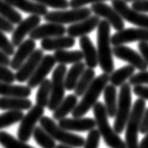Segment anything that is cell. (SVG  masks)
Segmentation results:
<instances>
[{
	"mask_svg": "<svg viewBox=\"0 0 148 148\" xmlns=\"http://www.w3.org/2000/svg\"><path fill=\"white\" fill-rule=\"evenodd\" d=\"M97 57L98 65L104 73L114 71L112 49L110 43V25L106 20L100 21L97 26Z\"/></svg>",
	"mask_w": 148,
	"mask_h": 148,
	"instance_id": "obj_1",
	"label": "cell"
},
{
	"mask_svg": "<svg viewBox=\"0 0 148 148\" xmlns=\"http://www.w3.org/2000/svg\"><path fill=\"white\" fill-rule=\"evenodd\" d=\"M109 82L110 75L107 73H102L93 79L91 85L82 95L81 101L77 103V106L72 111V116L74 118H80L87 114L97 103V100Z\"/></svg>",
	"mask_w": 148,
	"mask_h": 148,
	"instance_id": "obj_2",
	"label": "cell"
},
{
	"mask_svg": "<svg viewBox=\"0 0 148 148\" xmlns=\"http://www.w3.org/2000/svg\"><path fill=\"white\" fill-rule=\"evenodd\" d=\"M92 110L97 130L99 131L100 136L103 138L107 145L110 148H126L125 140H123L119 134L110 126L104 104L97 102L93 106Z\"/></svg>",
	"mask_w": 148,
	"mask_h": 148,
	"instance_id": "obj_3",
	"label": "cell"
},
{
	"mask_svg": "<svg viewBox=\"0 0 148 148\" xmlns=\"http://www.w3.org/2000/svg\"><path fill=\"white\" fill-rule=\"evenodd\" d=\"M39 122L40 126L44 128L56 142L74 148H80L84 144L85 139L83 137L61 128L59 124H56V122L52 118L42 116Z\"/></svg>",
	"mask_w": 148,
	"mask_h": 148,
	"instance_id": "obj_4",
	"label": "cell"
},
{
	"mask_svg": "<svg viewBox=\"0 0 148 148\" xmlns=\"http://www.w3.org/2000/svg\"><path fill=\"white\" fill-rule=\"evenodd\" d=\"M132 89L128 83L121 85L117 101V110L115 114L113 129L117 134L124 132L132 107Z\"/></svg>",
	"mask_w": 148,
	"mask_h": 148,
	"instance_id": "obj_5",
	"label": "cell"
},
{
	"mask_svg": "<svg viewBox=\"0 0 148 148\" xmlns=\"http://www.w3.org/2000/svg\"><path fill=\"white\" fill-rule=\"evenodd\" d=\"M145 109V101L139 98L132 106L130 115L125 124V146L126 148H139L138 134L143 113Z\"/></svg>",
	"mask_w": 148,
	"mask_h": 148,
	"instance_id": "obj_6",
	"label": "cell"
},
{
	"mask_svg": "<svg viewBox=\"0 0 148 148\" xmlns=\"http://www.w3.org/2000/svg\"><path fill=\"white\" fill-rule=\"evenodd\" d=\"M92 15V10L90 8L81 7L77 9H72L69 10H57V12L47 13L44 16L45 20L48 23L55 24H75L87 19Z\"/></svg>",
	"mask_w": 148,
	"mask_h": 148,
	"instance_id": "obj_7",
	"label": "cell"
},
{
	"mask_svg": "<svg viewBox=\"0 0 148 148\" xmlns=\"http://www.w3.org/2000/svg\"><path fill=\"white\" fill-rule=\"evenodd\" d=\"M67 72L66 65H59L53 71L51 80V95H50L47 108L50 111H54L58 106L64 99L65 95V85L64 79Z\"/></svg>",
	"mask_w": 148,
	"mask_h": 148,
	"instance_id": "obj_8",
	"label": "cell"
},
{
	"mask_svg": "<svg viewBox=\"0 0 148 148\" xmlns=\"http://www.w3.org/2000/svg\"><path fill=\"white\" fill-rule=\"evenodd\" d=\"M45 114V108L39 106H32L28 112L24 115L23 119L20 122L19 128L17 130V136L18 140H22V142H27L31 138L32 133L35 128L37 122L41 120V118Z\"/></svg>",
	"mask_w": 148,
	"mask_h": 148,
	"instance_id": "obj_9",
	"label": "cell"
},
{
	"mask_svg": "<svg viewBox=\"0 0 148 148\" xmlns=\"http://www.w3.org/2000/svg\"><path fill=\"white\" fill-rule=\"evenodd\" d=\"M112 8L120 14L124 21L148 30V14L137 12L128 7L124 0H111Z\"/></svg>",
	"mask_w": 148,
	"mask_h": 148,
	"instance_id": "obj_10",
	"label": "cell"
},
{
	"mask_svg": "<svg viewBox=\"0 0 148 148\" xmlns=\"http://www.w3.org/2000/svg\"><path fill=\"white\" fill-rule=\"evenodd\" d=\"M148 42V30L143 28H127L117 31L110 37L111 45L120 46L132 42Z\"/></svg>",
	"mask_w": 148,
	"mask_h": 148,
	"instance_id": "obj_11",
	"label": "cell"
},
{
	"mask_svg": "<svg viewBox=\"0 0 148 148\" xmlns=\"http://www.w3.org/2000/svg\"><path fill=\"white\" fill-rule=\"evenodd\" d=\"M92 13H95V15L98 17H103L105 20L109 23L114 30L117 31L125 28V21L120 16L116 10L112 7L109 6L104 2L95 3L92 4L91 8Z\"/></svg>",
	"mask_w": 148,
	"mask_h": 148,
	"instance_id": "obj_12",
	"label": "cell"
},
{
	"mask_svg": "<svg viewBox=\"0 0 148 148\" xmlns=\"http://www.w3.org/2000/svg\"><path fill=\"white\" fill-rule=\"evenodd\" d=\"M112 55L117 57L125 62H127L130 66L134 67L135 68H138L140 71L146 70L147 69V64L143 58V56L140 53H138L136 50L132 49L129 47H126L124 45L115 46L112 49Z\"/></svg>",
	"mask_w": 148,
	"mask_h": 148,
	"instance_id": "obj_13",
	"label": "cell"
},
{
	"mask_svg": "<svg viewBox=\"0 0 148 148\" xmlns=\"http://www.w3.org/2000/svg\"><path fill=\"white\" fill-rule=\"evenodd\" d=\"M56 64V60L54 58L53 55H45L41 60V62L38 65V67H36V69L32 73V75L29 77V79L27 81V86L29 88H37L40 84L46 79V76L49 74V72L52 70Z\"/></svg>",
	"mask_w": 148,
	"mask_h": 148,
	"instance_id": "obj_14",
	"label": "cell"
},
{
	"mask_svg": "<svg viewBox=\"0 0 148 148\" xmlns=\"http://www.w3.org/2000/svg\"><path fill=\"white\" fill-rule=\"evenodd\" d=\"M44 57V51L42 49H35L33 52L30 54V56L25 61V63L17 69L15 75V81L19 83L27 82L32 73L38 67V65L41 62V60Z\"/></svg>",
	"mask_w": 148,
	"mask_h": 148,
	"instance_id": "obj_15",
	"label": "cell"
},
{
	"mask_svg": "<svg viewBox=\"0 0 148 148\" xmlns=\"http://www.w3.org/2000/svg\"><path fill=\"white\" fill-rule=\"evenodd\" d=\"M41 23V17L38 15H30L25 20H22L18 24L16 28H14L12 35V43L14 47H18L24 41L27 34L37 28Z\"/></svg>",
	"mask_w": 148,
	"mask_h": 148,
	"instance_id": "obj_16",
	"label": "cell"
},
{
	"mask_svg": "<svg viewBox=\"0 0 148 148\" xmlns=\"http://www.w3.org/2000/svg\"><path fill=\"white\" fill-rule=\"evenodd\" d=\"M61 128L70 132H87L95 127V119L92 118H63L59 121Z\"/></svg>",
	"mask_w": 148,
	"mask_h": 148,
	"instance_id": "obj_17",
	"label": "cell"
},
{
	"mask_svg": "<svg viewBox=\"0 0 148 148\" xmlns=\"http://www.w3.org/2000/svg\"><path fill=\"white\" fill-rule=\"evenodd\" d=\"M66 33V28L63 25L55 23H46L44 25H39L28 35L32 40H39V39L52 38L58 36H63Z\"/></svg>",
	"mask_w": 148,
	"mask_h": 148,
	"instance_id": "obj_18",
	"label": "cell"
},
{
	"mask_svg": "<svg viewBox=\"0 0 148 148\" xmlns=\"http://www.w3.org/2000/svg\"><path fill=\"white\" fill-rule=\"evenodd\" d=\"M100 22V19L96 15H91L87 19L82 20L80 22L72 24L66 28V32L70 37H82L87 35L93 30H95Z\"/></svg>",
	"mask_w": 148,
	"mask_h": 148,
	"instance_id": "obj_19",
	"label": "cell"
},
{
	"mask_svg": "<svg viewBox=\"0 0 148 148\" xmlns=\"http://www.w3.org/2000/svg\"><path fill=\"white\" fill-rule=\"evenodd\" d=\"M36 49V43L32 39H27L24 40L21 44L18 46V49L16 52H14L12 59L10 60V67L12 69L17 70L22 65L25 63L30 54L35 50Z\"/></svg>",
	"mask_w": 148,
	"mask_h": 148,
	"instance_id": "obj_20",
	"label": "cell"
},
{
	"mask_svg": "<svg viewBox=\"0 0 148 148\" xmlns=\"http://www.w3.org/2000/svg\"><path fill=\"white\" fill-rule=\"evenodd\" d=\"M79 47L81 49L83 54V59H85V66L89 68H95L98 66V57H97V50L93 45L91 38L87 35L79 38Z\"/></svg>",
	"mask_w": 148,
	"mask_h": 148,
	"instance_id": "obj_21",
	"label": "cell"
},
{
	"mask_svg": "<svg viewBox=\"0 0 148 148\" xmlns=\"http://www.w3.org/2000/svg\"><path fill=\"white\" fill-rule=\"evenodd\" d=\"M75 39L70 36H58V37L45 38L41 42V48L42 50L51 51V50H61L74 47Z\"/></svg>",
	"mask_w": 148,
	"mask_h": 148,
	"instance_id": "obj_22",
	"label": "cell"
},
{
	"mask_svg": "<svg viewBox=\"0 0 148 148\" xmlns=\"http://www.w3.org/2000/svg\"><path fill=\"white\" fill-rule=\"evenodd\" d=\"M7 3L15 8L19 9L24 13H29L31 15H45L47 13V8L41 4H38L31 0H4Z\"/></svg>",
	"mask_w": 148,
	"mask_h": 148,
	"instance_id": "obj_23",
	"label": "cell"
},
{
	"mask_svg": "<svg viewBox=\"0 0 148 148\" xmlns=\"http://www.w3.org/2000/svg\"><path fill=\"white\" fill-rule=\"evenodd\" d=\"M32 107V102L27 98L19 97H0L1 110H28Z\"/></svg>",
	"mask_w": 148,
	"mask_h": 148,
	"instance_id": "obj_24",
	"label": "cell"
},
{
	"mask_svg": "<svg viewBox=\"0 0 148 148\" xmlns=\"http://www.w3.org/2000/svg\"><path fill=\"white\" fill-rule=\"evenodd\" d=\"M31 95V88L27 85H12L0 82V96L2 97H19L27 98Z\"/></svg>",
	"mask_w": 148,
	"mask_h": 148,
	"instance_id": "obj_25",
	"label": "cell"
},
{
	"mask_svg": "<svg viewBox=\"0 0 148 148\" xmlns=\"http://www.w3.org/2000/svg\"><path fill=\"white\" fill-rule=\"evenodd\" d=\"M105 108L109 118H114L117 110V89L116 86L112 85H107L103 90Z\"/></svg>",
	"mask_w": 148,
	"mask_h": 148,
	"instance_id": "obj_26",
	"label": "cell"
},
{
	"mask_svg": "<svg viewBox=\"0 0 148 148\" xmlns=\"http://www.w3.org/2000/svg\"><path fill=\"white\" fill-rule=\"evenodd\" d=\"M77 97L75 94H70L66 96L58 107L53 111V120L60 121L61 119L65 118L69 113L75 109L77 104Z\"/></svg>",
	"mask_w": 148,
	"mask_h": 148,
	"instance_id": "obj_27",
	"label": "cell"
},
{
	"mask_svg": "<svg viewBox=\"0 0 148 148\" xmlns=\"http://www.w3.org/2000/svg\"><path fill=\"white\" fill-rule=\"evenodd\" d=\"M86 66L84 63L78 62L74 64L69 71L66 72L65 79H64V85L66 90H74L75 85L77 84V81L80 78L83 71L85 70Z\"/></svg>",
	"mask_w": 148,
	"mask_h": 148,
	"instance_id": "obj_28",
	"label": "cell"
},
{
	"mask_svg": "<svg viewBox=\"0 0 148 148\" xmlns=\"http://www.w3.org/2000/svg\"><path fill=\"white\" fill-rule=\"evenodd\" d=\"M54 58L56 62L60 65H67V64H75L81 62L83 60V54L80 50H56L54 53Z\"/></svg>",
	"mask_w": 148,
	"mask_h": 148,
	"instance_id": "obj_29",
	"label": "cell"
},
{
	"mask_svg": "<svg viewBox=\"0 0 148 148\" xmlns=\"http://www.w3.org/2000/svg\"><path fill=\"white\" fill-rule=\"evenodd\" d=\"M135 72V67L127 65V66L122 67L119 69L112 71L110 75V85L114 86H121L125 84L126 80H128Z\"/></svg>",
	"mask_w": 148,
	"mask_h": 148,
	"instance_id": "obj_30",
	"label": "cell"
},
{
	"mask_svg": "<svg viewBox=\"0 0 148 148\" xmlns=\"http://www.w3.org/2000/svg\"><path fill=\"white\" fill-rule=\"evenodd\" d=\"M95 78V71L92 68H85V70L83 71V73L81 74L80 78L77 81V84L75 85V88L74 89L75 95L77 97H80L85 93L86 90L88 89V88L92 83L93 79Z\"/></svg>",
	"mask_w": 148,
	"mask_h": 148,
	"instance_id": "obj_31",
	"label": "cell"
},
{
	"mask_svg": "<svg viewBox=\"0 0 148 148\" xmlns=\"http://www.w3.org/2000/svg\"><path fill=\"white\" fill-rule=\"evenodd\" d=\"M35 142L42 148H56V140L41 126H35L33 133Z\"/></svg>",
	"mask_w": 148,
	"mask_h": 148,
	"instance_id": "obj_32",
	"label": "cell"
},
{
	"mask_svg": "<svg viewBox=\"0 0 148 148\" xmlns=\"http://www.w3.org/2000/svg\"><path fill=\"white\" fill-rule=\"evenodd\" d=\"M51 95V81L45 79L39 85V89L36 94V104L42 107H47Z\"/></svg>",
	"mask_w": 148,
	"mask_h": 148,
	"instance_id": "obj_33",
	"label": "cell"
},
{
	"mask_svg": "<svg viewBox=\"0 0 148 148\" xmlns=\"http://www.w3.org/2000/svg\"><path fill=\"white\" fill-rule=\"evenodd\" d=\"M0 15L12 24H19L22 21V15L4 0H0Z\"/></svg>",
	"mask_w": 148,
	"mask_h": 148,
	"instance_id": "obj_34",
	"label": "cell"
},
{
	"mask_svg": "<svg viewBox=\"0 0 148 148\" xmlns=\"http://www.w3.org/2000/svg\"><path fill=\"white\" fill-rule=\"evenodd\" d=\"M24 117L23 111L20 110H8L5 113L0 114V129L7 128L21 122Z\"/></svg>",
	"mask_w": 148,
	"mask_h": 148,
	"instance_id": "obj_35",
	"label": "cell"
},
{
	"mask_svg": "<svg viewBox=\"0 0 148 148\" xmlns=\"http://www.w3.org/2000/svg\"><path fill=\"white\" fill-rule=\"evenodd\" d=\"M0 144L4 148H34L27 142L15 139L6 131L0 132Z\"/></svg>",
	"mask_w": 148,
	"mask_h": 148,
	"instance_id": "obj_36",
	"label": "cell"
},
{
	"mask_svg": "<svg viewBox=\"0 0 148 148\" xmlns=\"http://www.w3.org/2000/svg\"><path fill=\"white\" fill-rule=\"evenodd\" d=\"M100 139L101 136L99 131L95 128L92 129L88 133L87 139L85 140L84 144H83V148H98Z\"/></svg>",
	"mask_w": 148,
	"mask_h": 148,
	"instance_id": "obj_37",
	"label": "cell"
},
{
	"mask_svg": "<svg viewBox=\"0 0 148 148\" xmlns=\"http://www.w3.org/2000/svg\"><path fill=\"white\" fill-rule=\"evenodd\" d=\"M38 4H41L45 7H49L53 9H61L65 10L69 7V1L68 0H31Z\"/></svg>",
	"mask_w": 148,
	"mask_h": 148,
	"instance_id": "obj_38",
	"label": "cell"
},
{
	"mask_svg": "<svg viewBox=\"0 0 148 148\" xmlns=\"http://www.w3.org/2000/svg\"><path fill=\"white\" fill-rule=\"evenodd\" d=\"M14 47L9 38L4 34V32L0 31V50H2L6 55L12 56L14 54Z\"/></svg>",
	"mask_w": 148,
	"mask_h": 148,
	"instance_id": "obj_39",
	"label": "cell"
},
{
	"mask_svg": "<svg viewBox=\"0 0 148 148\" xmlns=\"http://www.w3.org/2000/svg\"><path fill=\"white\" fill-rule=\"evenodd\" d=\"M130 85H148V70H143L140 71L139 73L133 74L129 78V83Z\"/></svg>",
	"mask_w": 148,
	"mask_h": 148,
	"instance_id": "obj_40",
	"label": "cell"
},
{
	"mask_svg": "<svg viewBox=\"0 0 148 148\" xmlns=\"http://www.w3.org/2000/svg\"><path fill=\"white\" fill-rule=\"evenodd\" d=\"M14 81H15V75L12 69L0 65V82L12 84Z\"/></svg>",
	"mask_w": 148,
	"mask_h": 148,
	"instance_id": "obj_41",
	"label": "cell"
},
{
	"mask_svg": "<svg viewBox=\"0 0 148 148\" xmlns=\"http://www.w3.org/2000/svg\"><path fill=\"white\" fill-rule=\"evenodd\" d=\"M104 1H108V0H70L69 7H71L72 9H77L87 4H95V3H100Z\"/></svg>",
	"mask_w": 148,
	"mask_h": 148,
	"instance_id": "obj_42",
	"label": "cell"
},
{
	"mask_svg": "<svg viewBox=\"0 0 148 148\" xmlns=\"http://www.w3.org/2000/svg\"><path fill=\"white\" fill-rule=\"evenodd\" d=\"M133 92L140 99H143L144 101L148 100V86L144 85H135L133 88Z\"/></svg>",
	"mask_w": 148,
	"mask_h": 148,
	"instance_id": "obj_43",
	"label": "cell"
},
{
	"mask_svg": "<svg viewBox=\"0 0 148 148\" xmlns=\"http://www.w3.org/2000/svg\"><path fill=\"white\" fill-rule=\"evenodd\" d=\"M148 132V108H145L143 113L142 119L140 124V134H146Z\"/></svg>",
	"mask_w": 148,
	"mask_h": 148,
	"instance_id": "obj_44",
	"label": "cell"
},
{
	"mask_svg": "<svg viewBox=\"0 0 148 148\" xmlns=\"http://www.w3.org/2000/svg\"><path fill=\"white\" fill-rule=\"evenodd\" d=\"M132 9L143 13H148V0L132 2Z\"/></svg>",
	"mask_w": 148,
	"mask_h": 148,
	"instance_id": "obj_45",
	"label": "cell"
},
{
	"mask_svg": "<svg viewBox=\"0 0 148 148\" xmlns=\"http://www.w3.org/2000/svg\"><path fill=\"white\" fill-rule=\"evenodd\" d=\"M13 30H14L13 24L9 22V21L7 19H5L4 17L0 15V31L12 33V32L13 31Z\"/></svg>",
	"mask_w": 148,
	"mask_h": 148,
	"instance_id": "obj_46",
	"label": "cell"
},
{
	"mask_svg": "<svg viewBox=\"0 0 148 148\" xmlns=\"http://www.w3.org/2000/svg\"><path fill=\"white\" fill-rule=\"evenodd\" d=\"M138 49L140 50V54L143 56V58L148 66V42H140Z\"/></svg>",
	"mask_w": 148,
	"mask_h": 148,
	"instance_id": "obj_47",
	"label": "cell"
},
{
	"mask_svg": "<svg viewBox=\"0 0 148 148\" xmlns=\"http://www.w3.org/2000/svg\"><path fill=\"white\" fill-rule=\"evenodd\" d=\"M10 56L6 55L2 50H0V65H2L4 67H8L10 66Z\"/></svg>",
	"mask_w": 148,
	"mask_h": 148,
	"instance_id": "obj_48",
	"label": "cell"
},
{
	"mask_svg": "<svg viewBox=\"0 0 148 148\" xmlns=\"http://www.w3.org/2000/svg\"><path fill=\"white\" fill-rule=\"evenodd\" d=\"M139 148H148V132L142 140V142L139 143Z\"/></svg>",
	"mask_w": 148,
	"mask_h": 148,
	"instance_id": "obj_49",
	"label": "cell"
},
{
	"mask_svg": "<svg viewBox=\"0 0 148 148\" xmlns=\"http://www.w3.org/2000/svg\"><path fill=\"white\" fill-rule=\"evenodd\" d=\"M56 148H74L72 146H68V145H65V144H59V145H57Z\"/></svg>",
	"mask_w": 148,
	"mask_h": 148,
	"instance_id": "obj_50",
	"label": "cell"
},
{
	"mask_svg": "<svg viewBox=\"0 0 148 148\" xmlns=\"http://www.w3.org/2000/svg\"><path fill=\"white\" fill-rule=\"evenodd\" d=\"M125 2H135V1H143V0H124Z\"/></svg>",
	"mask_w": 148,
	"mask_h": 148,
	"instance_id": "obj_51",
	"label": "cell"
}]
</instances>
